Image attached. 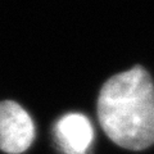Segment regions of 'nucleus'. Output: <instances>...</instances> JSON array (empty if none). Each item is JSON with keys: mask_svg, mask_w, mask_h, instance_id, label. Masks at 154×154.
<instances>
[{"mask_svg": "<svg viewBox=\"0 0 154 154\" xmlns=\"http://www.w3.org/2000/svg\"><path fill=\"white\" fill-rule=\"evenodd\" d=\"M100 126L114 144L143 150L154 144V84L143 67L114 75L98 99Z\"/></svg>", "mask_w": 154, "mask_h": 154, "instance_id": "f257e3e1", "label": "nucleus"}, {"mask_svg": "<svg viewBox=\"0 0 154 154\" xmlns=\"http://www.w3.org/2000/svg\"><path fill=\"white\" fill-rule=\"evenodd\" d=\"M35 137L33 121L16 102H0V149L8 154L26 152Z\"/></svg>", "mask_w": 154, "mask_h": 154, "instance_id": "f03ea898", "label": "nucleus"}, {"mask_svg": "<svg viewBox=\"0 0 154 154\" xmlns=\"http://www.w3.org/2000/svg\"><path fill=\"white\" fill-rule=\"evenodd\" d=\"M55 140L64 154H88L94 140L90 119L80 113H68L57 122Z\"/></svg>", "mask_w": 154, "mask_h": 154, "instance_id": "7ed1b4c3", "label": "nucleus"}]
</instances>
